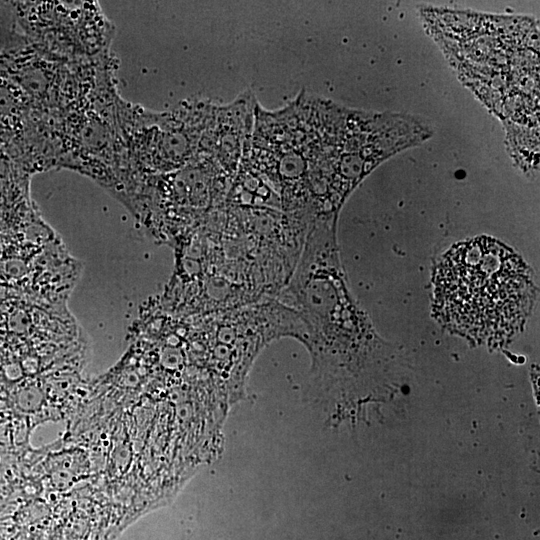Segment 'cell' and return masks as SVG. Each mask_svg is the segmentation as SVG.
I'll use <instances>...</instances> for the list:
<instances>
[{
    "instance_id": "cell-1",
    "label": "cell",
    "mask_w": 540,
    "mask_h": 540,
    "mask_svg": "<svg viewBox=\"0 0 540 540\" xmlns=\"http://www.w3.org/2000/svg\"><path fill=\"white\" fill-rule=\"evenodd\" d=\"M432 282L433 314L443 327L496 345L521 331L537 295L533 272L522 257L486 236L447 250Z\"/></svg>"
},
{
    "instance_id": "cell-2",
    "label": "cell",
    "mask_w": 540,
    "mask_h": 540,
    "mask_svg": "<svg viewBox=\"0 0 540 540\" xmlns=\"http://www.w3.org/2000/svg\"><path fill=\"white\" fill-rule=\"evenodd\" d=\"M336 223L337 216H330L310 225L289 290L319 366L353 370L380 342L348 288Z\"/></svg>"
},
{
    "instance_id": "cell-3",
    "label": "cell",
    "mask_w": 540,
    "mask_h": 540,
    "mask_svg": "<svg viewBox=\"0 0 540 540\" xmlns=\"http://www.w3.org/2000/svg\"><path fill=\"white\" fill-rule=\"evenodd\" d=\"M116 70L111 52L88 61L80 91L52 120V140L56 168L125 188L132 173L117 118Z\"/></svg>"
},
{
    "instance_id": "cell-4",
    "label": "cell",
    "mask_w": 540,
    "mask_h": 540,
    "mask_svg": "<svg viewBox=\"0 0 540 540\" xmlns=\"http://www.w3.org/2000/svg\"><path fill=\"white\" fill-rule=\"evenodd\" d=\"M215 107L205 99H189L154 112L120 96L117 118L132 175L164 174L188 165L199 152Z\"/></svg>"
},
{
    "instance_id": "cell-5",
    "label": "cell",
    "mask_w": 540,
    "mask_h": 540,
    "mask_svg": "<svg viewBox=\"0 0 540 540\" xmlns=\"http://www.w3.org/2000/svg\"><path fill=\"white\" fill-rule=\"evenodd\" d=\"M15 24L38 49L68 61L97 58L111 52L113 24L97 2H11Z\"/></svg>"
},
{
    "instance_id": "cell-6",
    "label": "cell",
    "mask_w": 540,
    "mask_h": 540,
    "mask_svg": "<svg viewBox=\"0 0 540 540\" xmlns=\"http://www.w3.org/2000/svg\"><path fill=\"white\" fill-rule=\"evenodd\" d=\"M0 147L29 173L56 168L51 120L0 75Z\"/></svg>"
}]
</instances>
